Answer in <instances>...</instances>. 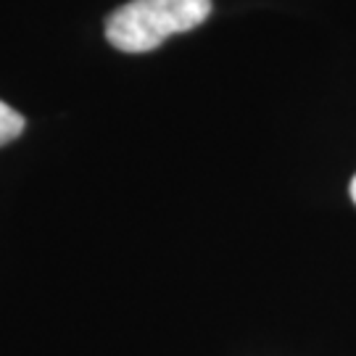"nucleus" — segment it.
<instances>
[{"label": "nucleus", "instance_id": "f257e3e1", "mask_svg": "<svg viewBox=\"0 0 356 356\" xmlns=\"http://www.w3.org/2000/svg\"><path fill=\"white\" fill-rule=\"evenodd\" d=\"M211 0H129L106 22V40L122 53L156 51L166 38L201 26Z\"/></svg>", "mask_w": 356, "mask_h": 356}, {"label": "nucleus", "instance_id": "7ed1b4c3", "mask_svg": "<svg viewBox=\"0 0 356 356\" xmlns=\"http://www.w3.org/2000/svg\"><path fill=\"white\" fill-rule=\"evenodd\" d=\"M351 198H354V204H356V177L351 179Z\"/></svg>", "mask_w": 356, "mask_h": 356}, {"label": "nucleus", "instance_id": "f03ea898", "mask_svg": "<svg viewBox=\"0 0 356 356\" xmlns=\"http://www.w3.org/2000/svg\"><path fill=\"white\" fill-rule=\"evenodd\" d=\"M24 116L19 114L16 108H11L8 103L0 101V145H8L24 132Z\"/></svg>", "mask_w": 356, "mask_h": 356}]
</instances>
